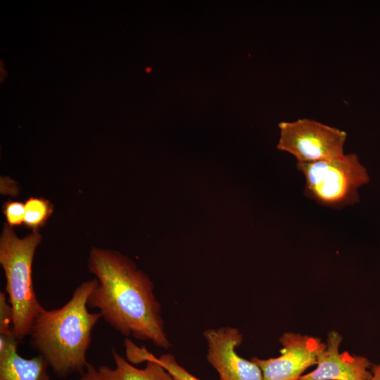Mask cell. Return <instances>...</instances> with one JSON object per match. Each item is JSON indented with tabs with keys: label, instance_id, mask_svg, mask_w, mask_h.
I'll list each match as a JSON object with an SVG mask.
<instances>
[{
	"label": "cell",
	"instance_id": "obj_6",
	"mask_svg": "<svg viewBox=\"0 0 380 380\" xmlns=\"http://www.w3.org/2000/svg\"><path fill=\"white\" fill-rule=\"evenodd\" d=\"M282 346L276 357L251 359L262 370L263 380H298L309 367L316 365L325 343L315 336L285 332L279 338Z\"/></svg>",
	"mask_w": 380,
	"mask_h": 380
},
{
	"label": "cell",
	"instance_id": "obj_16",
	"mask_svg": "<svg viewBox=\"0 0 380 380\" xmlns=\"http://www.w3.org/2000/svg\"><path fill=\"white\" fill-rule=\"evenodd\" d=\"M371 371L372 376L370 380H380V360L377 364L372 365Z\"/></svg>",
	"mask_w": 380,
	"mask_h": 380
},
{
	"label": "cell",
	"instance_id": "obj_4",
	"mask_svg": "<svg viewBox=\"0 0 380 380\" xmlns=\"http://www.w3.org/2000/svg\"><path fill=\"white\" fill-rule=\"evenodd\" d=\"M305 177L304 194L318 203L334 208L358 201L357 188L368 177L355 154H343L312 163L297 162Z\"/></svg>",
	"mask_w": 380,
	"mask_h": 380
},
{
	"label": "cell",
	"instance_id": "obj_11",
	"mask_svg": "<svg viewBox=\"0 0 380 380\" xmlns=\"http://www.w3.org/2000/svg\"><path fill=\"white\" fill-rule=\"evenodd\" d=\"M125 346L127 358L132 363L153 360L164 367L176 380H201L182 367L171 354H163L157 357L146 348L137 347L127 338L125 340Z\"/></svg>",
	"mask_w": 380,
	"mask_h": 380
},
{
	"label": "cell",
	"instance_id": "obj_10",
	"mask_svg": "<svg viewBox=\"0 0 380 380\" xmlns=\"http://www.w3.org/2000/svg\"><path fill=\"white\" fill-rule=\"evenodd\" d=\"M112 354L115 368L103 365L98 369L104 380H176L164 367L153 360H146L144 369H138L115 349Z\"/></svg>",
	"mask_w": 380,
	"mask_h": 380
},
{
	"label": "cell",
	"instance_id": "obj_2",
	"mask_svg": "<svg viewBox=\"0 0 380 380\" xmlns=\"http://www.w3.org/2000/svg\"><path fill=\"white\" fill-rule=\"evenodd\" d=\"M96 284L97 279L86 281L62 307L50 310L42 308L30 327L31 346L58 376L83 374L89 363L86 355L92 331L102 317L99 312L87 309L88 298Z\"/></svg>",
	"mask_w": 380,
	"mask_h": 380
},
{
	"label": "cell",
	"instance_id": "obj_5",
	"mask_svg": "<svg viewBox=\"0 0 380 380\" xmlns=\"http://www.w3.org/2000/svg\"><path fill=\"white\" fill-rule=\"evenodd\" d=\"M277 148L295 156L298 162L312 163L344 154L347 134L338 128L303 118L279 124Z\"/></svg>",
	"mask_w": 380,
	"mask_h": 380
},
{
	"label": "cell",
	"instance_id": "obj_1",
	"mask_svg": "<svg viewBox=\"0 0 380 380\" xmlns=\"http://www.w3.org/2000/svg\"><path fill=\"white\" fill-rule=\"evenodd\" d=\"M88 268L97 279L89 308L99 309L104 320L126 337L151 341L163 349L171 346L153 282L132 260L117 251L92 248Z\"/></svg>",
	"mask_w": 380,
	"mask_h": 380
},
{
	"label": "cell",
	"instance_id": "obj_8",
	"mask_svg": "<svg viewBox=\"0 0 380 380\" xmlns=\"http://www.w3.org/2000/svg\"><path fill=\"white\" fill-rule=\"evenodd\" d=\"M343 337L337 331L327 334L325 348L318 355L316 368L300 380H370L372 363L365 356L340 353Z\"/></svg>",
	"mask_w": 380,
	"mask_h": 380
},
{
	"label": "cell",
	"instance_id": "obj_13",
	"mask_svg": "<svg viewBox=\"0 0 380 380\" xmlns=\"http://www.w3.org/2000/svg\"><path fill=\"white\" fill-rule=\"evenodd\" d=\"M13 313L6 292L0 291V335L13 334Z\"/></svg>",
	"mask_w": 380,
	"mask_h": 380
},
{
	"label": "cell",
	"instance_id": "obj_14",
	"mask_svg": "<svg viewBox=\"0 0 380 380\" xmlns=\"http://www.w3.org/2000/svg\"><path fill=\"white\" fill-rule=\"evenodd\" d=\"M3 212L9 226L13 227L24 224L25 210L23 203L9 200L4 204Z\"/></svg>",
	"mask_w": 380,
	"mask_h": 380
},
{
	"label": "cell",
	"instance_id": "obj_17",
	"mask_svg": "<svg viewBox=\"0 0 380 380\" xmlns=\"http://www.w3.org/2000/svg\"><path fill=\"white\" fill-rule=\"evenodd\" d=\"M298 380H300V379H298Z\"/></svg>",
	"mask_w": 380,
	"mask_h": 380
},
{
	"label": "cell",
	"instance_id": "obj_12",
	"mask_svg": "<svg viewBox=\"0 0 380 380\" xmlns=\"http://www.w3.org/2000/svg\"><path fill=\"white\" fill-rule=\"evenodd\" d=\"M25 226L32 231H38L52 214L53 206L44 198L30 197L25 203Z\"/></svg>",
	"mask_w": 380,
	"mask_h": 380
},
{
	"label": "cell",
	"instance_id": "obj_9",
	"mask_svg": "<svg viewBox=\"0 0 380 380\" xmlns=\"http://www.w3.org/2000/svg\"><path fill=\"white\" fill-rule=\"evenodd\" d=\"M18 343L13 334L0 335V380H50L45 360L39 355L23 357Z\"/></svg>",
	"mask_w": 380,
	"mask_h": 380
},
{
	"label": "cell",
	"instance_id": "obj_3",
	"mask_svg": "<svg viewBox=\"0 0 380 380\" xmlns=\"http://www.w3.org/2000/svg\"><path fill=\"white\" fill-rule=\"evenodd\" d=\"M39 231L19 238L13 227L4 224L0 237V264L6 277V292L13 313V334L20 342L42 309L34 289L32 262L42 242Z\"/></svg>",
	"mask_w": 380,
	"mask_h": 380
},
{
	"label": "cell",
	"instance_id": "obj_15",
	"mask_svg": "<svg viewBox=\"0 0 380 380\" xmlns=\"http://www.w3.org/2000/svg\"><path fill=\"white\" fill-rule=\"evenodd\" d=\"M80 380H104L101 375L100 374L99 370H96V368L88 363L85 372L82 374V376Z\"/></svg>",
	"mask_w": 380,
	"mask_h": 380
},
{
	"label": "cell",
	"instance_id": "obj_7",
	"mask_svg": "<svg viewBox=\"0 0 380 380\" xmlns=\"http://www.w3.org/2000/svg\"><path fill=\"white\" fill-rule=\"evenodd\" d=\"M203 337L208 345L206 360L218 373L220 380H263L259 366L236 351L243 341L238 329H208L203 331Z\"/></svg>",
	"mask_w": 380,
	"mask_h": 380
}]
</instances>
